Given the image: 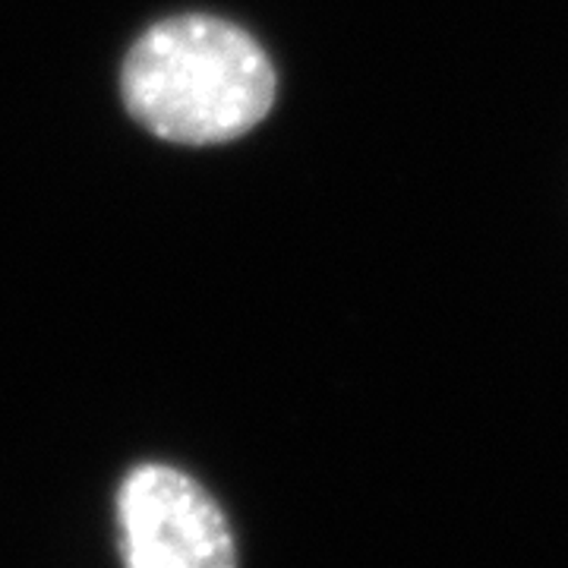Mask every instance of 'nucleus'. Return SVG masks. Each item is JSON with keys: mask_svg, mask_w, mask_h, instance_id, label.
<instances>
[{"mask_svg": "<svg viewBox=\"0 0 568 568\" xmlns=\"http://www.w3.org/2000/svg\"><path fill=\"white\" fill-rule=\"evenodd\" d=\"M121 89L130 114L155 136L209 145L244 136L272 111L275 70L234 22L186 13L133 44Z\"/></svg>", "mask_w": 568, "mask_h": 568, "instance_id": "obj_1", "label": "nucleus"}, {"mask_svg": "<svg viewBox=\"0 0 568 568\" xmlns=\"http://www.w3.org/2000/svg\"><path fill=\"white\" fill-rule=\"evenodd\" d=\"M118 518L126 568H237L222 508L178 467H133L121 484Z\"/></svg>", "mask_w": 568, "mask_h": 568, "instance_id": "obj_2", "label": "nucleus"}]
</instances>
